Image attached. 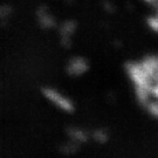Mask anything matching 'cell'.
I'll return each instance as SVG.
<instances>
[{
    "mask_svg": "<svg viewBox=\"0 0 158 158\" xmlns=\"http://www.w3.org/2000/svg\"><path fill=\"white\" fill-rule=\"evenodd\" d=\"M41 95L52 107L62 111L64 114H73L75 111V103L74 101L63 91L56 87L45 85L41 88Z\"/></svg>",
    "mask_w": 158,
    "mask_h": 158,
    "instance_id": "1",
    "label": "cell"
},
{
    "mask_svg": "<svg viewBox=\"0 0 158 158\" xmlns=\"http://www.w3.org/2000/svg\"><path fill=\"white\" fill-rule=\"evenodd\" d=\"M89 61L85 56L81 55H75L70 57L66 63V74L70 77H81L83 76L88 70H89Z\"/></svg>",
    "mask_w": 158,
    "mask_h": 158,
    "instance_id": "2",
    "label": "cell"
},
{
    "mask_svg": "<svg viewBox=\"0 0 158 158\" xmlns=\"http://www.w3.org/2000/svg\"><path fill=\"white\" fill-rule=\"evenodd\" d=\"M76 33V23L73 21H66L59 27V39L60 44L64 47L72 45L74 35Z\"/></svg>",
    "mask_w": 158,
    "mask_h": 158,
    "instance_id": "3",
    "label": "cell"
},
{
    "mask_svg": "<svg viewBox=\"0 0 158 158\" xmlns=\"http://www.w3.org/2000/svg\"><path fill=\"white\" fill-rule=\"evenodd\" d=\"M68 136L70 142H73L75 144H82L89 139V135L85 130L81 129V128H76V127H72L70 129H68Z\"/></svg>",
    "mask_w": 158,
    "mask_h": 158,
    "instance_id": "4",
    "label": "cell"
},
{
    "mask_svg": "<svg viewBox=\"0 0 158 158\" xmlns=\"http://www.w3.org/2000/svg\"><path fill=\"white\" fill-rule=\"evenodd\" d=\"M38 23L42 29H52L56 26V20L48 12H41L38 14Z\"/></svg>",
    "mask_w": 158,
    "mask_h": 158,
    "instance_id": "5",
    "label": "cell"
},
{
    "mask_svg": "<svg viewBox=\"0 0 158 158\" xmlns=\"http://www.w3.org/2000/svg\"><path fill=\"white\" fill-rule=\"evenodd\" d=\"M148 26L152 29L153 32L158 33V13L148 19Z\"/></svg>",
    "mask_w": 158,
    "mask_h": 158,
    "instance_id": "6",
    "label": "cell"
},
{
    "mask_svg": "<svg viewBox=\"0 0 158 158\" xmlns=\"http://www.w3.org/2000/svg\"><path fill=\"white\" fill-rule=\"evenodd\" d=\"M91 138L93 139H95L96 142H103L102 141V138L106 141L107 139V134H106V131H103V130H96V131H94L93 132V135H91Z\"/></svg>",
    "mask_w": 158,
    "mask_h": 158,
    "instance_id": "7",
    "label": "cell"
}]
</instances>
